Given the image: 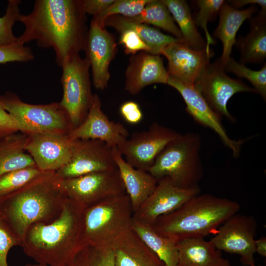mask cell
<instances>
[{"instance_id": "cell-45", "label": "cell", "mask_w": 266, "mask_h": 266, "mask_svg": "<svg viewBox=\"0 0 266 266\" xmlns=\"http://www.w3.org/2000/svg\"><path fill=\"white\" fill-rule=\"evenodd\" d=\"M24 266H48L46 265H43V264H35V265L27 264Z\"/></svg>"}, {"instance_id": "cell-10", "label": "cell", "mask_w": 266, "mask_h": 266, "mask_svg": "<svg viewBox=\"0 0 266 266\" xmlns=\"http://www.w3.org/2000/svg\"><path fill=\"white\" fill-rule=\"evenodd\" d=\"M181 134L154 122L147 130L133 133L117 148L131 166L148 171L164 147Z\"/></svg>"}, {"instance_id": "cell-36", "label": "cell", "mask_w": 266, "mask_h": 266, "mask_svg": "<svg viewBox=\"0 0 266 266\" xmlns=\"http://www.w3.org/2000/svg\"><path fill=\"white\" fill-rule=\"evenodd\" d=\"M19 0H9L5 14L0 17V46H8L19 42L12 28L20 14Z\"/></svg>"}, {"instance_id": "cell-12", "label": "cell", "mask_w": 266, "mask_h": 266, "mask_svg": "<svg viewBox=\"0 0 266 266\" xmlns=\"http://www.w3.org/2000/svg\"><path fill=\"white\" fill-rule=\"evenodd\" d=\"M225 71L218 59L209 64L194 86L215 112L234 122L235 118L227 107L229 100L238 93L257 92L240 80L230 77Z\"/></svg>"}, {"instance_id": "cell-34", "label": "cell", "mask_w": 266, "mask_h": 266, "mask_svg": "<svg viewBox=\"0 0 266 266\" xmlns=\"http://www.w3.org/2000/svg\"><path fill=\"white\" fill-rule=\"evenodd\" d=\"M225 70L232 72L238 77L247 79L254 89L265 100L266 99V65L259 70H253L230 57L225 66Z\"/></svg>"}, {"instance_id": "cell-38", "label": "cell", "mask_w": 266, "mask_h": 266, "mask_svg": "<svg viewBox=\"0 0 266 266\" xmlns=\"http://www.w3.org/2000/svg\"><path fill=\"white\" fill-rule=\"evenodd\" d=\"M21 241L0 216V266H8L7 256L14 246L21 245Z\"/></svg>"}, {"instance_id": "cell-24", "label": "cell", "mask_w": 266, "mask_h": 266, "mask_svg": "<svg viewBox=\"0 0 266 266\" xmlns=\"http://www.w3.org/2000/svg\"><path fill=\"white\" fill-rule=\"evenodd\" d=\"M113 250L116 266H166L133 230Z\"/></svg>"}, {"instance_id": "cell-30", "label": "cell", "mask_w": 266, "mask_h": 266, "mask_svg": "<svg viewBox=\"0 0 266 266\" xmlns=\"http://www.w3.org/2000/svg\"><path fill=\"white\" fill-rule=\"evenodd\" d=\"M129 18L138 23L153 25L171 33L176 38H182L179 29L162 0H151L138 15Z\"/></svg>"}, {"instance_id": "cell-8", "label": "cell", "mask_w": 266, "mask_h": 266, "mask_svg": "<svg viewBox=\"0 0 266 266\" xmlns=\"http://www.w3.org/2000/svg\"><path fill=\"white\" fill-rule=\"evenodd\" d=\"M61 67V78L63 90L60 102L66 112L72 129L80 125L85 119L92 105V93L88 59L80 57L79 53L68 57Z\"/></svg>"}, {"instance_id": "cell-3", "label": "cell", "mask_w": 266, "mask_h": 266, "mask_svg": "<svg viewBox=\"0 0 266 266\" xmlns=\"http://www.w3.org/2000/svg\"><path fill=\"white\" fill-rule=\"evenodd\" d=\"M67 198L55 172H46L21 189L0 197V216L21 243L31 226L49 223L58 217Z\"/></svg>"}, {"instance_id": "cell-9", "label": "cell", "mask_w": 266, "mask_h": 266, "mask_svg": "<svg viewBox=\"0 0 266 266\" xmlns=\"http://www.w3.org/2000/svg\"><path fill=\"white\" fill-rule=\"evenodd\" d=\"M58 178L66 197L83 210L109 197L126 194L118 168Z\"/></svg>"}, {"instance_id": "cell-14", "label": "cell", "mask_w": 266, "mask_h": 266, "mask_svg": "<svg viewBox=\"0 0 266 266\" xmlns=\"http://www.w3.org/2000/svg\"><path fill=\"white\" fill-rule=\"evenodd\" d=\"M167 84L180 93L186 104V111L194 121L213 131L225 146L232 151L233 156L238 157L242 145L247 139L234 140L230 137L222 123V116L210 107L194 85L169 75Z\"/></svg>"}, {"instance_id": "cell-28", "label": "cell", "mask_w": 266, "mask_h": 266, "mask_svg": "<svg viewBox=\"0 0 266 266\" xmlns=\"http://www.w3.org/2000/svg\"><path fill=\"white\" fill-rule=\"evenodd\" d=\"M132 230L153 251L166 266H178L177 242L157 233L152 226L143 224L133 218Z\"/></svg>"}, {"instance_id": "cell-42", "label": "cell", "mask_w": 266, "mask_h": 266, "mask_svg": "<svg viewBox=\"0 0 266 266\" xmlns=\"http://www.w3.org/2000/svg\"><path fill=\"white\" fill-rule=\"evenodd\" d=\"M114 1V0H83V7L86 13L95 17L102 13Z\"/></svg>"}, {"instance_id": "cell-18", "label": "cell", "mask_w": 266, "mask_h": 266, "mask_svg": "<svg viewBox=\"0 0 266 266\" xmlns=\"http://www.w3.org/2000/svg\"><path fill=\"white\" fill-rule=\"evenodd\" d=\"M116 46L114 37L105 30L104 24L93 18L84 50L97 89L102 90L107 86L110 76L109 66L116 52Z\"/></svg>"}, {"instance_id": "cell-16", "label": "cell", "mask_w": 266, "mask_h": 266, "mask_svg": "<svg viewBox=\"0 0 266 266\" xmlns=\"http://www.w3.org/2000/svg\"><path fill=\"white\" fill-rule=\"evenodd\" d=\"M73 142L68 134L29 133L25 149L41 171L56 172L69 162Z\"/></svg>"}, {"instance_id": "cell-22", "label": "cell", "mask_w": 266, "mask_h": 266, "mask_svg": "<svg viewBox=\"0 0 266 266\" xmlns=\"http://www.w3.org/2000/svg\"><path fill=\"white\" fill-rule=\"evenodd\" d=\"M257 9V6L251 5L246 9L240 10L226 1L222 5L219 14V23L213 34L223 44L222 54L218 59L223 67L231 57L233 47L236 43L237 32L243 22L249 19Z\"/></svg>"}, {"instance_id": "cell-21", "label": "cell", "mask_w": 266, "mask_h": 266, "mask_svg": "<svg viewBox=\"0 0 266 266\" xmlns=\"http://www.w3.org/2000/svg\"><path fill=\"white\" fill-rule=\"evenodd\" d=\"M112 154L133 214L153 193L158 181L148 171L135 168L128 164L117 147H113Z\"/></svg>"}, {"instance_id": "cell-20", "label": "cell", "mask_w": 266, "mask_h": 266, "mask_svg": "<svg viewBox=\"0 0 266 266\" xmlns=\"http://www.w3.org/2000/svg\"><path fill=\"white\" fill-rule=\"evenodd\" d=\"M125 76V89L133 95L152 84H167L168 79L163 58L143 51L131 57Z\"/></svg>"}, {"instance_id": "cell-35", "label": "cell", "mask_w": 266, "mask_h": 266, "mask_svg": "<svg viewBox=\"0 0 266 266\" xmlns=\"http://www.w3.org/2000/svg\"><path fill=\"white\" fill-rule=\"evenodd\" d=\"M151 0H116L102 13L93 17L101 23L110 15H121L126 17H133L138 15Z\"/></svg>"}, {"instance_id": "cell-43", "label": "cell", "mask_w": 266, "mask_h": 266, "mask_svg": "<svg viewBox=\"0 0 266 266\" xmlns=\"http://www.w3.org/2000/svg\"><path fill=\"white\" fill-rule=\"evenodd\" d=\"M227 2L236 9L248 4H252L260 6L262 11H266V0H228Z\"/></svg>"}, {"instance_id": "cell-44", "label": "cell", "mask_w": 266, "mask_h": 266, "mask_svg": "<svg viewBox=\"0 0 266 266\" xmlns=\"http://www.w3.org/2000/svg\"><path fill=\"white\" fill-rule=\"evenodd\" d=\"M256 253H258L263 257H266V237L262 236L261 238L255 239Z\"/></svg>"}, {"instance_id": "cell-6", "label": "cell", "mask_w": 266, "mask_h": 266, "mask_svg": "<svg viewBox=\"0 0 266 266\" xmlns=\"http://www.w3.org/2000/svg\"><path fill=\"white\" fill-rule=\"evenodd\" d=\"M201 145L197 133L181 134L164 147L148 172L157 181L168 177L180 188L198 186L203 176Z\"/></svg>"}, {"instance_id": "cell-40", "label": "cell", "mask_w": 266, "mask_h": 266, "mask_svg": "<svg viewBox=\"0 0 266 266\" xmlns=\"http://www.w3.org/2000/svg\"><path fill=\"white\" fill-rule=\"evenodd\" d=\"M18 132H22L19 124L0 102V137Z\"/></svg>"}, {"instance_id": "cell-15", "label": "cell", "mask_w": 266, "mask_h": 266, "mask_svg": "<svg viewBox=\"0 0 266 266\" xmlns=\"http://www.w3.org/2000/svg\"><path fill=\"white\" fill-rule=\"evenodd\" d=\"M200 192L199 186L180 188L174 185L169 177H164L158 181L153 193L133 214V218L152 226L158 218L176 210Z\"/></svg>"}, {"instance_id": "cell-7", "label": "cell", "mask_w": 266, "mask_h": 266, "mask_svg": "<svg viewBox=\"0 0 266 266\" xmlns=\"http://www.w3.org/2000/svg\"><path fill=\"white\" fill-rule=\"evenodd\" d=\"M4 109L18 122L22 132L68 134L72 129L68 117L60 102L32 104L23 101L15 93L0 95Z\"/></svg>"}, {"instance_id": "cell-25", "label": "cell", "mask_w": 266, "mask_h": 266, "mask_svg": "<svg viewBox=\"0 0 266 266\" xmlns=\"http://www.w3.org/2000/svg\"><path fill=\"white\" fill-rule=\"evenodd\" d=\"M250 31L245 37H239L235 44L239 50L240 63H261L266 58V11L251 17Z\"/></svg>"}, {"instance_id": "cell-17", "label": "cell", "mask_w": 266, "mask_h": 266, "mask_svg": "<svg viewBox=\"0 0 266 266\" xmlns=\"http://www.w3.org/2000/svg\"><path fill=\"white\" fill-rule=\"evenodd\" d=\"M161 54L168 61L169 76L194 85L210 64L214 52L212 49L209 51L193 49L181 38L164 47Z\"/></svg>"}, {"instance_id": "cell-37", "label": "cell", "mask_w": 266, "mask_h": 266, "mask_svg": "<svg viewBox=\"0 0 266 266\" xmlns=\"http://www.w3.org/2000/svg\"><path fill=\"white\" fill-rule=\"evenodd\" d=\"M34 55L29 47L20 42L8 45L0 46V64L8 62H26L33 60Z\"/></svg>"}, {"instance_id": "cell-39", "label": "cell", "mask_w": 266, "mask_h": 266, "mask_svg": "<svg viewBox=\"0 0 266 266\" xmlns=\"http://www.w3.org/2000/svg\"><path fill=\"white\" fill-rule=\"evenodd\" d=\"M121 33L119 43L124 46L126 54H135L139 51L151 53L150 47L134 31L127 29Z\"/></svg>"}, {"instance_id": "cell-47", "label": "cell", "mask_w": 266, "mask_h": 266, "mask_svg": "<svg viewBox=\"0 0 266 266\" xmlns=\"http://www.w3.org/2000/svg\"><path fill=\"white\" fill-rule=\"evenodd\" d=\"M255 266H256V265H255Z\"/></svg>"}, {"instance_id": "cell-27", "label": "cell", "mask_w": 266, "mask_h": 266, "mask_svg": "<svg viewBox=\"0 0 266 266\" xmlns=\"http://www.w3.org/2000/svg\"><path fill=\"white\" fill-rule=\"evenodd\" d=\"M104 24L105 26L112 27L120 33L127 29L134 31L150 47V54L153 55H159L164 47L181 39L165 34L145 24L135 22L129 17L119 15L108 16L104 20Z\"/></svg>"}, {"instance_id": "cell-33", "label": "cell", "mask_w": 266, "mask_h": 266, "mask_svg": "<svg viewBox=\"0 0 266 266\" xmlns=\"http://www.w3.org/2000/svg\"><path fill=\"white\" fill-rule=\"evenodd\" d=\"M70 266H116L114 250L86 245Z\"/></svg>"}, {"instance_id": "cell-32", "label": "cell", "mask_w": 266, "mask_h": 266, "mask_svg": "<svg viewBox=\"0 0 266 266\" xmlns=\"http://www.w3.org/2000/svg\"><path fill=\"white\" fill-rule=\"evenodd\" d=\"M198 9L193 16L196 26L200 27L204 32L206 38V49L209 51L211 44H214L215 40L210 35L207 26L209 22L214 21L219 14L220 9L225 2L224 0H198L193 1Z\"/></svg>"}, {"instance_id": "cell-46", "label": "cell", "mask_w": 266, "mask_h": 266, "mask_svg": "<svg viewBox=\"0 0 266 266\" xmlns=\"http://www.w3.org/2000/svg\"><path fill=\"white\" fill-rule=\"evenodd\" d=\"M266 266V265H258V266Z\"/></svg>"}, {"instance_id": "cell-29", "label": "cell", "mask_w": 266, "mask_h": 266, "mask_svg": "<svg viewBox=\"0 0 266 266\" xmlns=\"http://www.w3.org/2000/svg\"><path fill=\"white\" fill-rule=\"evenodd\" d=\"M162 1L177 23L183 42L194 49H206V41L197 29L187 1L184 0Z\"/></svg>"}, {"instance_id": "cell-4", "label": "cell", "mask_w": 266, "mask_h": 266, "mask_svg": "<svg viewBox=\"0 0 266 266\" xmlns=\"http://www.w3.org/2000/svg\"><path fill=\"white\" fill-rule=\"evenodd\" d=\"M240 209L236 201L199 194L176 210L158 218L152 226L158 233L177 242L186 239L204 238L214 232L216 233L222 224Z\"/></svg>"}, {"instance_id": "cell-11", "label": "cell", "mask_w": 266, "mask_h": 266, "mask_svg": "<svg viewBox=\"0 0 266 266\" xmlns=\"http://www.w3.org/2000/svg\"><path fill=\"white\" fill-rule=\"evenodd\" d=\"M257 229L254 217L236 213L219 227L210 240L219 250L239 255L243 266H255Z\"/></svg>"}, {"instance_id": "cell-1", "label": "cell", "mask_w": 266, "mask_h": 266, "mask_svg": "<svg viewBox=\"0 0 266 266\" xmlns=\"http://www.w3.org/2000/svg\"><path fill=\"white\" fill-rule=\"evenodd\" d=\"M83 0H36L29 14L16 21L25 27L18 37L22 44L35 40L39 46L53 48L61 66L69 56L84 50L88 31Z\"/></svg>"}, {"instance_id": "cell-26", "label": "cell", "mask_w": 266, "mask_h": 266, "mask_svg": "<svg viewBox=\"0 0 266 266\" xmlns=\"http://www.w3.org/2000/svg\"><path fill=\"white\" fill-rule=\"evenodd\" d=\"M27 133L18 132L0 137V176L8 172L36 166L25 149Z\"/></svg>"}, {"instance_id": "cell-41", "label": "cell", "mask_w": 266, "mask_h": 266, "mask_svg": "<svg viewBox=\"0 0 266 266\" xmlns=\"http://www.w3.org/2000/svg\"><path fill=\"white\" fill-rule=\"evenodd\" d=\"M123 118L131 124H136L142 119L143 114L139 105L133 101H128L123 103L120 108Z\"/></svg>"}, {"instance_id": "cell-23", "label": "cell", "mask_w": 266, "mask_h": 266, "mask_svg": "<svg viewBox=\"0 0 266 266\" xmlns=\"http://www.w3.org/2000/svg\"><path fill=\"white\" fill-rule=\"evenodd\" d=\"M177 248L178 266H233L210 240L203 238L179 241Z\"/></svg>"}, {"instance_id": "cell-19", "label": "cell", "mask_w": 266, "mask_h": 266, "mask_svg": "<svg viewBox=\"0 0 266 266\" xmlns=\"http://www.w3.org/2000/svg\"><path fill=\"white\" fill-rule=\"evenodd\" d=\"M129 134L123 124L110 120L104 113L101 100L96 94L94 95L93 102L84 120L68 133L72 139H98L112 147H117Z\"/></svg>"}, {"instance_id": "cell-2", "label": "cell", "mask_w": 266, "mask_h": 266, "mask_svg": "<svg viewBox=\"0 0 266 266\" xmlns=\"http://www.w3.org/2000/svg\"><path fill=\"white\" fill-rule=\"evenodd\" d=\"M83 231V210L67 198L58 217L49 223L31 226L20 246L38 264L70 266L85 246Z\"/></svg>"}, {"instance_id": "cell-13", "label": "cell", "mask_w": 266, "mask_h": 266, "mask_svg": "<svg viewBox=\"0 0 266 266\" xmlns=\"http://www.w3.org/2000/svg\"><path fill=\"white\" fill-rule=\"evenodd\" d=\"M112 147L98 139H73L69 162L55 172L60 179L117 168Z\"/></svg>"}, {"instance_id": "cell-5", "label": "cell", "mask_w": 266, "mask_h": 266, "mask_svg": "<svg viewBox=\"0 0 266 266\" xmlns=\"http://www.w3.org/2000/svg\"><path fill=\"white\" fill-rule=\"evenodd\" d=\"M133 220L127 194L104 199L83 210V244L113 249L132 230Z\"/></svg>"}, {"instance_id": "cell-31", "label": "cell", "mask_w": 266, "mask_h": 266, "mask_svg": "<svg viewBox=\"0 0 266 266\" xmlns=\"http://www.w3.org/2000/svg\"><path fill=\"white\" fill-rule=\"evenodd\" d=\"M45 172L36 166L15 169L0 176V197L25 187Z\"/></svg>"}]
</instances>
